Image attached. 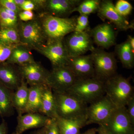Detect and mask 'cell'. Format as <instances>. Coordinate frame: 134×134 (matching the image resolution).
I'll list each match as a JSON object with an SVG mask.
<instances>
[{
    "instance_id": "cell-1",
    "label": "cell",
    "mask_w": 134,
    "mask_h": 134,
    "mask_svg": "<svg viewBox=\"0 0 134 134\" xmlns=\"http://www.w3.org/2000/svg\"><path fill=\"white\" fill-rule=\"evenodd\" d=\"M107 95L117 108L126 106L129 100L134 97L133 87L130 78L116 74L104 82Z\"/></svg>"
},
{
    "instance_id": "cell-2",
    "label": "cell",
    "mask_w": 134,
    "mask_h": 134,
    "mask_svg": "<svg viewBox=\"0 0 134 134\" xmlns=\"http://www.w3.org/2000/svg\"><path fill=\"white\" fill-rule=\"evenodd\" d=\"M66 93L87 105L105 95L104 82L95 77L78 79Z\"/></svg>"
},
{
    "instance_id": "cell-3",
    "label": "cell",
    "mask_w": 134,
    "mask_h": 134,
    "mask_svg": "<svg viewBox=\"0 0 134 134\" xmlns=\"http://www.w3.org/2000/svg\"><path fill=\"white\" fill-rule=\"evenodd\" d=\"M53 93L58 117L66 119L86 118L87 104L66 92Z\"/></svg>"
},
{
    "instance_id": "cell-4",
    "label": "cell",
    "mask_w": 134,
    "mask_h": 134,
    "mask_svg": "<svg viewBox=\"0 0 134 134\" xmlns=\"http://www.w3.org/2000/svg\"><path fill=\"white\" fill-rule=\"evenodd\" d=\"M76 17L60 18L47 14L41 25L47 40L63 39L74 31Z\"/></svg>"
},
{
    "instance_id": "cell-5",
    "label": "cell",
    "mask_w": 134,
    "mask_h": 134,
    "mask_svg": "<svg viewBox=\"0 0 134 134\" xmlns=\"http://www.w3.org/2000/svg\"><path fill=\"white\" fill-rule=\"evenodd\" d=\"M91 52L96 78L105 82L117 74V60L114 53L95 47Z\"/></svg>"
},
{
    "instance_id": "cell-6",
    "label": "cell",
    "mask_w": 134,
    "mask_h": 134,
    "mask_svg": "<svg viewBox=\"0 0 134 134\" xmlns=\"http://www.w3.org/2000/svg\"><path fill=\"white\" fill-rule=\"evenodd\" d=\"M17 29L21 43L30 49L37 50L47 41L41 24L37 20L21 21L18 23Z\"/></svg>"
},
{
    "instance_id": "cell-7",
    "label": "cell",
    "mask_w": 134,
    "mask_h": 134,
    "mask_svg": "<svg viewBox=\"0 0 134 134\" xmlns=\"http://www.w3.org/2000/svg\"><path fill=\"white\" fill-rule=\"evenodd\" d=\"M116 108L105 94L88 107L86 125L97 124L99 126H105Z\"/></svg>"
},
{
    "instance_id": "cell-8",
    "label": "cell",
    "mask_w": 134,
    "mask_h": 134,
    "mask_svg": "<svg viewBox=\"0 0 134 134\" xmlns=\"http://www.w3.org/2000/svg\"><path fill=\"white\" fill-rule=\"evenodd\" d=\"M77 80L75 75L68 66L53 67L49 72L47 85L53 92L65 93Z\"/></svg>"
},
{
    "instance_id": "cell-9",
    "label": "cell",
    "mask_w": 134,
    "mask_h": 134,
    "mask_svg": "<svg viewBox=\"0 0 134 134\" xmlns=\"http://www.w3.org/2000/svg\"><path fill=\"white\" fill-rule=\"evenodd\" d=\"M50 61L53 67L67 66L69 56L63 39L47 40L36 50Z\"/></svg>"
},
{
    "instance_id": "cell-10",
    "label": "cell",
    "mask_w": 134,
    "mask_h": 134,
    "mask_svg": "<svg viewBox=\"0 0 134 134\" xmlns=\"http://www.w3.org/2000/svg\"><path fill=\"white\" fill-rule=\"evenodd\" d=\"M88 32H73L64 40L65 47L69 57L85 55L94 48L93 42Z\"/></svg>"
},
{
    "instance_id": "cell-11",
    "label": "cell",
    "mask_w": 134,
    "mask_h": 134,
    "mask_svg": "<svg viewBox=\"0 0 134 134\" xmlns=\"http://www.w3.org/2000/svg\"><path fill=\"white\" fill-rule=\"evenodd\" d=\"M98 15L104 20H109L120 31H125L134 29V23H131L126 18L121 16L115 9V5L110 0L101 1Z\"/></svg>"
},
{
    "instance_id": "cell-12",
    "label": "cell",
    "mask_w": 134,
    "mask_h": 134,
    "mask_svg": "<svg viewBox=\"0 0 134 134\" xmlns=\"http://www.w3.org/2000/svg\"><path fill=\"white\" fill-rule=\"evenodd\" d=\"M105 127L111 134H134L126 107L116 108Z\"/></svg>"
},
{
    "instance_id": "cell-13",
    "label": "cell",
    "mask_w": 134,
    "mask_h": 134,
    "mask_svg": "<svg viewBox=\"0 0 134 134\" xmlns=\"http://www.w3.org/2000/svg\"><path fill=\"white\" fill-rule=\"evenodd\" d=\"M22 77L30 86L47 85L49 72L38 63L34 61L19 66Z\"/></svg>"
},
{
    "instance_id": "cell-14",
    "label": "cell",
    "mask_w": 134,
    "mask_h": 134,
    "mask_svg": "<svg viewBox=\"0 0 134 134\" xmlns=\"http://www.w3.org/2000/svg\"><path fill=\"white\" fill-rule=\"evenodd\" d=\"M67 66L74 73L77 79L95 77L91 54L69 57Z\"/></svg>"
},
{
    "instance_id": "cell-15",
    "label": "cell",
    "mask_w": 134,
    "mask_h": 134,
    "mask_svg": "<svg viewBox=\"0 0 134 134\" xmlns=\"http://www.w3.org/2000/svg\"><path fill=\"white\" fill-rule=\"evenodd\" d=\"M95 43L98 47L108 48L116 44V33L111 25L107 23L98 25L89 31Z\"/></svg>"
},
{
    "instance_id": "cell-16",
    "label": "cell",
    "mask_w": 134,
    "mask_h": 134,
    "mask_svg": "<svg viewBox=\"0 0 134 134\" xmlns=\"http://www.w3.org/2000/svg\"><path fill=\"white\" fill-rule=\"evenodd\" d=\"M50 119L39 113H29L24 115H18L15 132L17 134H22L29 129L41 128L45 126Z\"/></svg>"
},
{
    "instance_id": "cell-17",
    "label": "cell",
    "mask_w": 134,
    "mask_h": 134,
    "mask_svg": "<svg viewBox=\"0 0 134 134\" xmlns=\"http://www.w3.org/2000/svg\"><path fill=\"white\" fill-rule=\"evenodd\" d=\"M81 0H48L44 7L47 14L60 18H67L81 2Z\"/></svg>"
},
{
    "instance_id": "cell-18",
    "label": "cell",
    "mask_w": 134,
    "mask_h": 134,
    "mask_svg": "<svg viewBox=\"0 0 134 134\" xmlns=\"http://www.w3.org/2000/svg\"><path fill=\"white\" fill-rule=\"evenodd\" d=\"M22 77L19 69L7 63L0 65V83L15 91L21 83Z\"/></svg>"
},
{
    "instance_id": "cell-19",
    "label": "cell",
    "mask_w": 134,
    "mask_h": 134,
    "mask_svg": "<svg viewBox=\"0 0 134 134\" xmlns=\"http://www.w3.org/2000/svg\"><path fill=\"white\" fill-rule=\"evenodd\" d=\"M39 113L50 119L58 117L54 94L52 90L47 85L43 90L41 107Z\"/></svg>"
},
{
    "instance_id": "cell-20",
    "label": "cell",
    "mask_w": 134,
    "mask_h": 134,
    "mask_svg": "<svg viewBox=\"0 0 134 134\" xmlns=\"http://www.w3.org/2000/svg\"><path fill=\"white\" fill-rule=\"evenodd\" d=\"M46 85H38L29 87L28 102L24 113H39L41 107L43 90Z\"/></svg>"
},
{
    "instance_id": "cell-21",
    "label": "cell",
    "mask_w": 134,
    "mask_h": 134,
    "mask_svg": "<svg viewBox=\"0 0 134 134\" xmlns=\"http://www.w3.org/2000/svg\"><path fill=\"white\" fill-rule=\"evenodd\" d=\"M29 94L28 84L22 78L20 86L14 91L12 97V103L14 108L18 115L24 113L27 105Z\"/></svg>"
},
{
    "instance_id": "cell-22",
    "label": "cell",
    "mask_w": 134,
    "mask_h": 134,
    "mask_svg": "<svg viewBox=\"0 0 134 134\" xmlns=\"http://www.w3.org/2000/svg\"><path fill=\"white\" fill-rule=\"evenodd\" d=\"M128 38L125 42L116 45L115 54L124 68L130 69L134 65V53Z\"/></svg>"
},
{
    "instance_id": "cell-23",
    "label": "cell",
    "mask_w": 134,
    "mask_h": 134,
    "mask_svg": "<svg viewBox=\"0 0 134 134\" xmlns=\"http://www.w3.org/2000/svg\"><path fill=\"white\" fill-rule=\"evenodd\" d=\"M30 48L22 44L18 45L12 50L7 63L21 66L34 61Z\"/></svg>"
},
{
    "instance_id": "cell-24",
    "label": "cell",
    "mask_w": 134,
    "mask_h": 134,
    "mask_svg": "<svg viewBox=\"0 0 134 134\" xmlns=\"http://www.w3.org/2000/svg\"><path fill=\"white\" fill-rule=\"evenodd\" d=\"M14 91L0 83V116L2 118L14 114L12 97Z\"/></svg>"
},
{
    "instance_id": "cell-25",
    "label": "cell",
    "mask_w": 134,
    "mask_h": 134,
    "mask_svg": "<svg viewBox=\"0 0 134 134\" xmlns=\"http://www.w3.org/2000/svg\"><path fill=\"white\" fill-rule=\"evenodd\" d=\"M60 134H79L80 129L86 126V118L66 119L57 118Z\"/></svg>"
},
{
    "instance_id": "cell-26",
    "label": "cell",
    "mask_w": 134,
    "mask_h": 134,
    "mask_svg": "<svg viewBox=\"0 0 134 134\" xmlns=\"http://www.w3.org/2000/svg\"><path fill=\"white\" fill-rule=\"evenodd\" d=\"M18 14L0 5V25L1 29H17L19 22Z\"/></svg>"
},
{
    "instance_id": "cell-27",
    "label": "cell",
    "mask_w": 134,
    "mask_h": 134,
    "mask_svg": "<svg viewBox=\"0 0 134 134\" xmlns=\"http://www.w3.org/2000/svg\"><path fill=\"white\" fill-rule=\"evenodd\" d=\"M100 0H85L74 9L72 13L79 12L80 15H89L90 14L97 12L100 6Z\"/></svg>"
},
{
    "instance_id": "cell-28",
    "label": "cell",
    "mask_w": 134,
    "mask_h": 134,
    "mask_svg": "<svg viewBox=\"0 0 134 134\" xmlns=\"http://www.w3.org/2000/svg\"><path fill=\"white\" fill-rule=\"evenodd\" d=\"M0 42L9 44H21L17 29L14 28L1 29Z\"/></svg>"
},
{
    "instance_id": "cell-29",
    "label": "cell",
    "mask_w": 134,
    "mask_h": 134,
    "mask_svg": "<svg viewBox=\"0 0 134 134\" xmlns=\"http://www.w3.org/2000/svg\"><path fill=\"white\" fill-rule=\"evenodd\" d=\"M90 31L89 16L80 15L76 17L74 32H83Z\"/></svg>"
},
{
    "instance_id": "cell-30",
    "label": "cell",
    "mask_w": 134,
    "mask_h": 134,
    "mask_svg": "<svg viewBox=\"0 0 134 134\" xmlns=\"http://www.w3.org/2000/svg\"><path fill=\"white\" fill-rule=\"evenodd\" d=\"M114 5L119 14L125 17L131 14L133 8L131 3L125 0H119Z\"/></svg>"
},
{
    "instance_id": "cell-31",
    "label": "cell",
    "mask_w": 134,
    "mask_h": 134,
    "mask_svg": "<svg viewBox=\"0 0 134 134\" xmlns=\"http://www.w3.org/2000/svg\"><path fill=\"white\" fill-rule=\"evenodd\" d=\"M18 45L9 44L0 42V63L7 61L12 50Z\"/></svg>"
},
{
    "instance_id": "cell-32",
    "label": "cell",
    "mask_w": 134,
    "mask_h": 134,
    "mask_svg": "<svg viewBox=\"0 0 134 134\" xmlns=\"http://www.w3.org/2000/svg\"><path fill=\"white\" fill-rule=\"evenodd\" d=\"M45 127L46 134H60L57 118L50 119Z\"/></svg>"
},
{
    "instance_id": "cell-33",
    "label": "cell",
    "mask_w": 134,
    "mask_h": 134,
    "mask_svg": "<svg viewBox=\"0 0 134 134\" xmlns=\"http://www.w3.org/2000/svg\"><path fill=\"white\" fill-rule=\"evenodd\" d=\"M0 5L5 9L16 12L18 14L21 10L17 7L14 0H0Z\"/></svg>"
},
{
    "instance_id": "cell-34",
    "label": "cell",
    "mask_w": 134,
    "mask_h": 134,
    "mask_svg": "<svg viewBox=\"0 0 134 134\" xmlns=\"http://www.w3.org/2000/svg\"><path fill=\"white\" fill-rule=\"evenodd\" d=\"M34 13L30 10H21L18 14V18L22 22H27L33 20Z\"/></svg>"
},
{
    "instance_id": "cell-35",
    "label": "cell",
    "mask_w": 134,
    "mask_h": 134,
    "mask_svg": "<svg viewBox=\"0 0 134 134\" xmlns=\"http://www.w3.org/2000/svg\"><path fill=\"white\" fill-rule=\"evenodd\" d=\"M127 111L130 120L133 126L134 125V96L127 104Z\"/></svg>"
},
{
    "instance_id": "cell-36",
    "label": "cell",
    "mask_w": 134,
    "mask_h": 134,
    "mask_svg": "<svg viewBox=\"0 0 134 134\" xmlns=\"http://www.w3.org/2000/svg\"><path fill=\"white\" fill-rule=\"evenodd\" d=\"M8 132V125L4 120L0 124V134H7Z\"/></svg>"
},
{
    "instance_id": "cell-37",
    "label": "cell",
    "mask_w": 134,
    "mask_h": 134,
    "mask_svg": "<svg viewBox=\"0 0 134 134\" xmlns=\"http://www.w3.org/2000/svg\"><path fill=\"white\" fill-rule=\"evenodd\" d=\"M98 134H111L107 129L104 126H99L98 128H97Z\"/></svg>"
},
{
    "instance_id": "cell-38",
    "label": "cell",
    "mask_w": 134,
    "mask_h": 134,
    "mask_svg": "<svg viewBox=\"0 0 134 134\" xmlns=\"http://www.w3.org/2000/svg\"><path fill=\"white\" fill-rule=\"evenodd\" d=\"M97 128H93L88 130L86 132L83 133H80L79 134H96V133H97Z\"/></svg>"
},
{
    "instance_id": "cell-39",
    "label": "cell",
    "mask_w": 134,
    "mask_h": 134,
    "mask_svg": "<svg viewBox=\"0 0 134 134\" xmlns=\"http://www.w3.org/2000/svg\"><path fill=\"white\" fill-rule=\"evenodd\" d=\"M14 1L17 7L20 9H21V7L25 2V0H14Z\"/></svg>"
},
{
    "instance_id": "cell-40",
    "label": "cell",
    "mask_w": 134,
    "mask_h": 134,
    "mask_svg": "<svg viewBox=\"0 0 134 134\" xmlns=\"http://www.w3.org/2000/svg\"><path fill=\"white\" fill-rule=\"evenodd\" d=\"M128 38L129 39L130 44L133 49L134 50V38L130 36H129Z\"/></svg>"
},
{
    "instance_id": "cell-41",
    "label": "cell",
    "mask_w": 134,
    "mask_h": 134,
    "mask_svg": "<svg viewBox=\"0 0 134 134\" xmlns=\"http://www.w3.org/2000/svg\"><path fill=\"white\" fill-rule=\"evenodd\" d=\"M39 134H46L45 127L41 128V129L38 130Z\"/></svg>"
},
{
    "instance_id": "cell-42",
    "label": "cell",
    "mask_w": 134,
    "mask_h": 134,
    "mask_svg": "<svg viewBox=\"0 0 134 134\" xmlns=\"http://www.w3.org/2000/svg\"><path fill=\"white\" fill-rule=\"evenodd\" d=\"M31 134H39L38 130L34 132L33 133H32Z\"/></svg>"
},
{
    "instance_id": "cell-43",
    "label": "cell",
    "mask_w": 134,
    "mask_h": 134,
    "mask_svg": "<svg viewBox=\"0 0 134 134\" xmlns=\"http://www.w3.org/2000/svg\"><path fill=\"white\" fill-rule=\"evenodd\" d=\"M11 134H17L15 132H14V133H12Z\"/></svg>"
}]
</instances>
